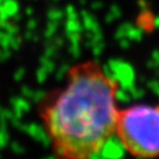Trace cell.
I'll list each match as a JSON object with an SVG mask.
<instances>
[{"label":"cell","mask_w":159,"mask_h":159,"mask_svg":"<svg viewBox=\"0 0 159 159\" xmlns=\"http://www.w3.org/2000/svg\"><path fill=\"white\" fill-rule=\"evenodd\" d=\"M115 135L132 156L159 157V104L119 108Z\"/></svg>","instance_id":"cell-2"},{"label":"cell","mask_w":159,"mask_h":159,"mask_svg":"<svg viewBox=\"0 0 159 159\" xmlns=\"http://www.w3.org/2000/svg\"><path fill=\"white\" fill-rule=\"evenodd\" d=\"M119 84L92 60L70 67L62 87L38 105L45 132L59 158L86 159L115 135Z\"/></svg>","instance_id":"cell-1"}]
</instances>
